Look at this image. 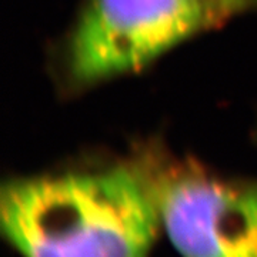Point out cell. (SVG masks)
<instances>
[{"instance_id": "6da1fadb", "label": "cell", "mask_w": 257, "mask_h": 257, "mask_svg": "<svg viewBox=\"0 0 257 257\" xmlns=\"http://www.w3.org/2000/svg\"><path fill=\"white\" fill-rule=\"evenodd\" d=\"M0 227L20 257H150L162 231L142 166L13 179Z\"/></svg>"}, {"instance_id": "7a4b0ae2", "label": "cell", "mask_w": 257, "mask_h": 257, "mask_svg": "<svg viewBox=\"0 0 257 257\" xmlns=\"http://www.w3.org/2000/svg\"><path fill=\"white\" fill-rule=\"evenodd\" d=\"M248 8L241 0H87L66 45L69 80L92 86L136 72Z\"/></svg>"}, {"instance_id": "3957f363", "label": "cell", "mask_w": 257, "mask_h": 257, "mask_svg": "<svg viewBox=\"0 0 257 257\" xmlns=\"http://www.w3.org/2000/svg\"><path fill=\"white\" fill-rule=\"evenodd\" d=\"M162 231L182 257H257V182L193 163L142 166Z\"/></svg>"}, {"instance_id": "277c9868", "label": "cell", "mask_w": 257, "mask_h": 257, "mask_svg": "<svg viewBox=\"0 0 257 257\" xmlns=\"http://www.w3.org/2000/svg\"><path fill=\"white\" fill-rule=\"evenodd\" d=\"M241 2H244V3H247V5H250V6H253L257 0H241Z\"/></svg>"}]
</instances>
